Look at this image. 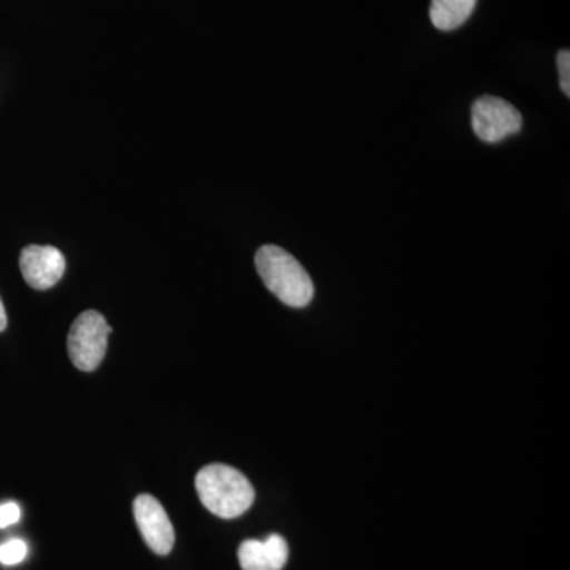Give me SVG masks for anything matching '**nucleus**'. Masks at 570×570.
<instances>
[{
	"instance_id": "nucleus-12",
	"label": "nucleus",
	"mask_w": 570,
	"mask_h": 570,
	"mask_svg": "<svg viewBox=\"0 0 570 570\" xmlns=\"http://www.w3.org/2000/svg\"><path fill=\"white\" fill-rule=\"evenodd\" d=\"M7 328V313L6 307H3L2 299H0V333Z\"/></svg>"
},
{
	"instance_id": "nucleus-9",
	"label": "nucleus",
	"mask_w": 570,
	"mask_h": 570,
	"mask_svg": "<svg viewBox=\"0 0 570 570\" xmlns=\"http://www.w3.org/2000/svg\"><path fill=\"white\" fill-rule=\"evenodd\" d=\"M28 554V546L24 540L11 539L0 546V562L6 566L20 564Z\"/></svg>"
},
{
	"instance_id": "nucleus-10",
	"label": "nucleus",
	"mask_w": 570,
	"mask_h": 570,
	"mask_svg": "<svg viewBox=\"0 0 570 570\" xmlns=\"http://www.w3.org/2000/svg\"><path fill=\"white\" fill-rule=\"evenodd\" d=\"M558 70H560L561 91L570 97V52L562 50L558 52Z\"/></svg>"
},
{
	"instance_id": "nucleus-4",
	"label": "nucleus",
	"mask_w": 570,
	"mask_h": 570,
	"mask_svg": "<svg viewBox=\"0 0 570 570\" xmlns=\"http://www.w3.org/2000/svg\"><path fill=\"white\" fill-rule=\"evenodd\" d=\"M472 130L480 140L485 142H499L510 135L519 134L523 127V116L499 97L483 96L472 105Z\"/></svg>"
},
{
	"instance_id": "nucleus-6",
	"label": "nucleus",
	"mask_w": 570,
	"mask_h": 570,
	"mask_svg": "<svg viewBox=\"0 0 570 570\" xmlns=\"http://www.w3.org/2000/svg\"><path fill=\"white\" fill-rule=\"evenodd\" d=\"M20 268L26 283L36 291H47L61 281L66 258L55 246L31 245L22 249Z\"/></svg>"
},
{
	"instance_id": "nucleus-2",
	"label": "nucleus",
	"mask_w": 570,
	"mask_h": 570,
	"mask_svg": "<svg viewBox=\"0 0 570 570\" xmlns=\"http://www.w3.org/2000/svg\"><path fill=\"white\" fill-rule=\"evenodd\" d=\"M255 268L269 292L284 305L305 307L313 302L314 284L303 265L283 247L265 245L255 254Z\"/></svg>"
},
{
	"instance_id": "nucleus-8",
	"label": "nucleus",
	"mask_w": 570,
	"mask_h": 570,
	"mask_svg": "<svg viewBox=\"0 0 570 570\" xmlns=\"http://www.w3.org/2000/svg\"><path fill=\"white\" fill-rule=\"evenodd\" d=\"M478 0H431L430 18L439 31H455L469 20Z\"/></svg>"
},
{
	"instance_id": "nucleus-11",
	"label": "nucleus",
	"mask_w": 570,
	"mask_h": 570,
	"mask_svg": "<svg viewBox=\"0 0 570 570\" xmlns=\"http://www.w3.org/2000/svg\"><path fill=\"white\" fill-rule=\"evenodd\" d=\"M20 505L14 504V502H7V504L0 505V530L18 523V521H20Z\"/></svg>"
},
{
	"instance_id": "nucleus-3",
	"label": "nucleus",
	"mask_w": 570,
	"mask_h": 570,
	"mask_svg": "<svg viewBox=\"0 0 570 570\" xmlns=\"http://www.w3.org/2000/svg\"><path fill=\"white\" fill-rule=\"evenodd\" d=\"M112 328L107 318L97 311H86L71 325L67 347L73 365L91 373L102 363L107 354L108 336Z\"/></svg>"
},
{
	"instance_id": "nucleus-7",
	"label": "nucleus",
	"mask_w": 570,
	"mask_h": 570,
	"mask_svg": "<svg viewBox=\"0 0 570 570\" xmlns=\"http://www.w3.org/2000/svg\"><path fill=\"white\" fill-rule=\"evenodd\" d=\"M238 560L243 570H283L288 560V546L279 534L245 540L239 546Z\"/></svg>"
},
{
	"instance_id": "nucleus-1",
	"label": "nucleus",
	"mask_w": 570,
	"mask_h": 570,
	"mask_svg": "<svg viewBox=\"0 0 570 570\" xmlns=\"http://www.w3.org/2000/svg\"><path fill=\"white\" fill-rule=\"evenodd\" d=\"M198 498L214 515L238 519L254 504L255 491L238 469L227 464H209L195 479Z\"/></svg>"
},
{
	"instance_id": "nucleus-5",
	"label": "nucleus",
	"mask_w": 570,
	"mask_h": 570,
	"mask_svg": "<svg viewBox=\"0 0 570 570\" xmlns=\"http://www.w3.org/2000/svg\"><path fill=\"white\" fill-rule=\"evenodd\" d=\"M134 515L141 538L154 553L165 557L174 550V524L156 498L151 494H140L134 502Z\"/></svg>"
}]
</instances>
